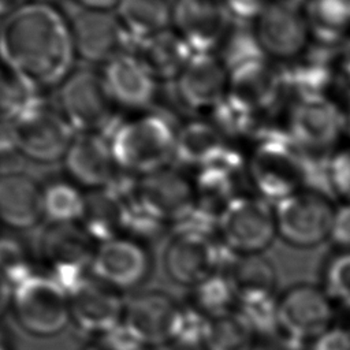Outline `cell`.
<instances>
[{
    "mask_svg": "<svg viewBox=\"0 0 350 350\" xmlns=\"http://www.w3.org/2000/svg\"><path fill=\"white\" fill-rule=\"evenodd\" d=\"M75 59L70 19L49 0H27L0 22V63L37 92L60 85Z\"/></svg>",
    "mask_w": 350,
    "mask_h": 350,
    "instance_id": "1",
    "label": "cell"
},
{
    "mask_svg": "<svg viewBox=\"0 0 350 350\" xmlns=\"http://www.w3.org/2000/svg\"><path fill=\"white\" fill-rule=\"evenodd\" d=\"M317 163L324 161L309 159L283 127L265 131L246 154L247 178L253 193L272 204L310 187Z\"/></svg>",
    "mask_w": 350,
    "mask_h": 350,
    "instance_id": "2",
    "label": "cell"
},
{
    "mask_svg": "<svg viewBox=\"0 0 350 350\" xmlns=\"http://www.w3.org/2000/svg\"><path fill=\"white\" fill-rule=\"evenodd\" d=\"M176 131L164 115L148 112L118 120L105 137L119 170L145 176L172 164Z\"/></svg>",
    "mask_w": 350,
    "mask_h": 350,
    "instance_id": "3",
    "label": "cell"
},
{
    "mask_svg": "<svg viewBox=\"0 0 350 350\" xmlns=\"http://www.w3.org/2000/svg\"><path fill=\"white\" fill-rule=\"evenodd\" d=\"M11 313L36 338L56 336L71 324L70 297L46 272L37 271L12 287Z\"/></svg>",
    "mask_w": 350,
    "mask_h": 350,
    "instance_id": "4",
    "label": "cell"
},
{
    "mask_svg": "<svg viewBox=\"0 0 350 350\" xmlns=\"http://www.w3.org/2000/svg\"><path fill=\"white\" fill-rule=\"evenodd\" d=\"M286 130L309 159L327 161L345 135L343 109L331 96L291 98Z\"/></svg>",
    "mask_w": 350,
    "mask_h": 350,
    "instance_id": "5",
    "label": "cell"
},
{
    "mask_svg": "<svg viewBox=\"0 0 350 350\" xmlns=\"http://www.w3.org/2000/svg\"><path fill=\"white\" fill-rule=\"evenodd\" d=\"M57 108L77 134L107 135L118 122L101 74L90 68L72 70L59 85Z\"/></svg>",
    "mask_w": 350,
    "mask_h": 350,
    "instance_id": "6",
    "label": "cell"
},
{
    "mask_svg": "<svg viewBox=\"0 0 350 350\" xmlns=\"http://www.w3.org/2000/svg\"><path fill=\"white\" fill-rule=\"evenodd\" d=\"M278 235L294 247H313L329 238L335 206L328 193L305 187L273 204Z\"/></svg>",
    "mask_w": 350,
    "mask_h": 350,
    "instance_id": "7",
    "label": "cell"
},
{
    "mask_svg": "<svg viewBox=\"0 0 350 350\" xmlns=\"http://www.w3.org/2000/svg\"><path fill=\"white\" fill-rule=\"evenodd\" d=\"M226 98L246 112L269 119L286 112V98L291 97L286 88L283 67L262 57L230 71Z\"/></svg>",
    "mask_w": 350,
    "mask_h": 350,
    "instance_id": "8",
    "label": "cell"
},
{
    "mask_svg": "<svg viewBox=\"0 0 350 350\" xmlns=\"http://www.w3.org/2000/svg\"><path fill=\"white\" fill-rule=\"evenodd\" d=\"M19 153L37 164L63 161L75 131L57 107L38 97L15 122Z\"/></svg>",
    "mask_w": 350,
    "mask_h": 350,
    "instance_id": "9",
    "label": "cell"
},
{
    "mask_svg": "<svg viewBox=\"0 0 350 350\" xmlns=\"http://www.w3.org/2000/svg\"><path fill=\"white\" fill-rule=\"evenodd\" d=\"M276 234L273 204L254 193L235 197L219 216V237L239 254H260Z\"/></svg>",
    "mask_w": 350,
    "mask_h": 350,
    "instance_id": "10",
    "label": "cell"
},
{
    "mask_svg": "<svg viewBox=\"0 0 350 350\" xmlns=\"http://www.w3.org/2000/svg\"><path fill=\"white\" fill-rule=\"evenodd\" d=\"M267 59L284 66L301 56L312 44L302 5L272 0L252 23Z\"/></svg>",
    "mask_w": 350,
    "mask_h": 350,
    "instance_id": "11",
    "label": "cell"
},
{
    "mask_svg": "<svg viewBox=\"0 0 350 350\" xmlns=\"http://www.w3.org/2000/svg\"><path fill=\"white\" fill-rule=\"evenodd\" d=\"M153 258L146 243L118 235L97 245L92 275L122 294L145 284L152 275Z\"/></svg>",
    "mask_w": 350,
    "mask_h": 350,
    "instance_id": "12",
    "label": "cell"
},
{
    "mask_svg": "<svg viewBox=\"0 0 350 350\" xmlns=\"http://www.w3.org/2000/svg\"><path fill=\"white\" fill-rule=\"evenodd\" d=\"M230 71L215 52H194L174 81L179 104L196 113H211L228 92Z\"/></svg>",
    "mask_w": 350,
    "mask_h": 350,
    "instance_id": "13",
    "label": "cell"
},
{
    "mask_svg": "<svg viewBox=\"0 0 350 350\" xmlns=\"http://www.w3.org/2000/svg\"><path fill=\"white\" fill-rule=\"evenodd\" d=\"M70 25L75 55L85 63L104 66L131 51V42L113 11L78 8Z\"/></svg>",
    "mask_w": 350,
    "mask_h": 350,
    "instance_id": "14",
    "label": "cell"
},
{
    "mask_svg": "<svg viewBox=\"0 0 350 350\" xmlns=\"http://www.w3.org/2000/svg\"><path fill=\"white\" fill-rule=\"evenodd\" d=\"M231 22L224 0L171 1V29L193 52H216Z\"/></svg>",
    "mask_w": 350,
    "mask_h": 350,
    "instance_id": "15",
    "label": "cell"
},
{
    "mask_svg": "<svg viewBox=\"0 0 350 350\" xmlns=\"http://www.w3.org/2000/svg\"><path fill=\"white\" fill-rule=\"evenodd\" d=\"M122 293L93 275L70 295L71 324L90 338H98L123 320Z\"/></svg>",
    "mask_w": 350,
    "mask_h": 350,
    "instance_id": "16",
    "label": "cell"
},
{
    "mask_svg": "<svg viewBox=\"0 0 350 350\" xmlns=\"http://www.w3.org/2000/svg\"><path fill=\"white\" fill-rule=\"evenodd\" d=\"M63 163L71 182L94 191L105 189L120 172L108 138L100 133L75 134Z\"/></svg>",
    "mask_w": 350,
    "mask_h": 350,
    "instance_id": "17",
    "label": "cell"
},
{
    "mask_svg": "<svg viewBox=\"0 0 350 350\" xmlns=\"http://www.w3.org/2000/svg\"><path fill=\"white\" fill-rule=\"evenodd\" d=\"M332 319L327 295L313 284H295L279 301V323L284 332L306 340L317 338Z\"/></svg>",
    "mask_w": 350,
    "mask_h": 350,
    "instance_id": "18",
    "label": "cell"
},
{
    "mask_svg": "<svg viewBox=\"0 0 350 350\" xmlns=\"http://www.w3.org/2000/svg\"><path fill=\"white\" fill-rule=\"evenodd\" d=\"M97 243L79 223H48L40 235L38 254L46 273L90 269Z\"/></svg>",
    "mask_w": 350,
    "mask_h": 350,
    "instance_id": "19",
    "label": "cell"
},
{
    "mask_svg": "<svg viewBox=\"0 0 350 350\" xmlns=\"http://www.w3.org/2000/svg\"><path fill=\"white\" fill-rule=\"evenodd\" d=\"M100 74L116 107L142 109L154 100L159 82L131 52L107 62Z\"/></svg>",
    "mask_w": 350,
    "mask_h": 350,
    "instance_id": "20",
    "label": "cell"
},
{
    "mask_svg": "<svg viewBox=\"0 0 350 350\" xmlns=\"http://www.w3.org/2000/svg\"><path fill=\"white\" fill-rule=\"evenodd\" d=\"M42 213V187L25 172L0 176V223L14 231L34 228Z\"/></svg>",
    "mask_w": 350,
    "mask_h": 350,
    "instance_id": "21",
    "label": "cell"
},
{
    "mask_svg": "<svg viewBox=\"0 0 350 350\" xmlns=\"http://www.w3.org/2000/svg\"><path fill=\"white\" fill-rule=\"evenodd\" d=\"M179 305L172 295L163 290L138 291L126 299L123 320L139 334L150 349H154L165 345Z\"/></svg>",
    "mask_w": 350,
    "mask_h": 350,
    "instance_id": "22",
    "label": "cell"
},
{
    "mask_svg": "<svg viewBox=\"0 0 350 350\" xmlns=\"http://www.w3.org/2000/svg\"><path fill=\"white\" fill-rule=\"evenodd\" d=\"M338 49L312 42L301 56L282 66L291 98L331 96Z\"/></svg>",
    "mask_w": 350,
    "mask_h": 350,
    "instance_id": "23",
    "label": "cell"
},
{
    "mask_svg": "<svg viewBox=\"0 0 350 350\" xmlns=\"http://www.w3.org/2000/svg\"><path fill=\"white\" fill-rule=\"evenodd\" d=\"M139 196L168 224L182 217L196 205L194 182L171 165L139 176Z\"/></svg>",
    "mask_w": 350,
    "mask_h": 350,
    "instance_id": "24",
    "label": "cell"
},
{
    "mask_svg": "<svg viewBox=\"0 0 350 350\" xmlns=\"http://www.w3.org/2000/svg\"><path fill=\"white\" fill-rule=\"evenodd\" d=\"M211 241L170 232L163 253L167 276L174 283L190 288L212 275L209 260Z\"/></svg>",
    "mask_w": 350,
    "mask_h": 350,
    "instance_id": "25",
    "label": "cell"
},
{
    "mask_svg": "<svg viewBox=\"0 0 350 350\" xmlns=\"http://www.w3.org/2000/svg\"><path fill=\"white\" fill-rule=\"evenodd\" d=\"M131 53L157 82H174L194 52L170 27L137 42Z\"/></svg>",
    "mask_w": 350,
    "mask_h": 350,
    "instance_id": "26",
    "label": "cell"
},
{
    "mask_svg": "<svg viewBox=\"0 0 350 350\" xmlns=\"http://www.w3.org/2000/svg\"><path fill=\"white\" fill-rule=\"evenodd\" d=\"M302 10L312 42L328 48L350 44V0H306Z\"/></svg>",
    "mask_w": 350,
    "mask_h": 350,
    "instance_id": "27",
    "label": "cell"
},
{
    "mask_svg": "<svg viewBox=\"0 0 350 350\" xmlns=\"http://www.w3.org/2000/svg\"><path fill=\"white\" fill-rule=\"evenodd\" d=\"M230 142L211 120L194 119L176 131L175 160L197 170L220 154Z\"/></svg>",
    "mask_w": 350,
    "mask_h": 350,
    "instance_id": "28",
    "label": "cell"
},
{
    "mask_svg": "<svg viewBox=\"0 0 350 350\" xmlns=\"http://www.w3.org/2000/svg\"><path fill=\"white\" fill-rule=\"evenodd\" d=\"M113 12L127 34L131 48L171 27V1L168 0H120Z\"/></svg>",
    "mask_w": 350,
    "mask_h": 350,
    "instance_id": "29",
    "label": "cell"
},
{
    "mask_svg": "<svg viewBox=\"0 0 350 350\" xmlns=\"http://www.w3.org/2000/svg\"><path fill=\"white\" fill-rule=\"evenodd\" d=\"M86 205L88 197L74 182L53 180L42 187V213L46 223H81Z\"/></svg>",
    "mask_w": 350,
    "mask_h": 350,
    "instance_id": "30",
    "label": "cell"
},
{
    "mask_svg": "<svg viewBox=\"0 0 350 350\" xmlns=\"http://www.w3.org/2000/svg\"><path fill=\"white\" fill-rule=\"evenodd\" d=\"M238 291L228 275L212 273L189 288L187 304L209 319H217L237 310Z\"/></svg>",
    "mask_w": 350,
    "mask_h": 350,
    "instance_id": "31",
    "label": "cell"
},
{
    "mask_svg": "<svg viewBox=\"0 0 350 350\" xmlns=\"http://www.w3.org/2000/svg\"><path fill=\"white\" fill-rule=\"evenodd\" d=\"M212 319L191 306L180 304L168 331L165 345L171 350H205Z\"/></svg>",
    "mask_w": 350,
    "mask_h": 350,
    "instance_id": "32",
    "label": "cell"
},
{
    "mask_svg": "<svg viewBox=\"0 0 350 350\" xmlns=\"http://www.w3.org/2000/svg\"><path fill=\"white\" fill-rule=\"evenodd\" d=\"M119 206L120 235L148 243L160 237L167 226H170L168 221L139 196V191Z\"/></svg>",
    "mask_w": 350,
    "mask_h": 350,
    "instance_id": "33",
    "label": "cell"
},
{
    "mask_svg": "<svg viewBox=\"0 0 350 350\" xmlns=\"http://www.w3.org/2000/svg\"><path fill=\"white\" fill-rule=\"evenodd\" d=\"M228 71L253 60L265 57L256 37L253 25L232 21L215 52Z\"/></svg>",
    "mask_w": 350,
    "mask_h": 350,
    "instance_id": "34",
    "label": "cell"
},
{
    "mask_svg": "<svg viewBox=\"0 0 350 350\" xmlns=\"http://www.w3.org/2000/svg\"><path fill=\"white\" fill-rule=\"evenodd\" d=\"M254 331L243 316L234 310L212 319L205 350H253Z\"/></svg>",
    "mask_w": 350,
    "mask_h": 350,
    "instance_id": "35",
    "label": "cell"
},
{
    "mask_svg": "<svg viewBox=\"0 0 350 350\" xmlns=\"http://www.w3.org/2000/svg\"><path fill=\"white\" fill-rule=\"evenodd\" d=\"M237 312L249 323L254 334L272 336L280 329L279 301L272 293H249L238 298Z\"/></svg>",
    "mask_w": 350,
    "mask_h": 350,
    "instance_id": "36",
    "label": "cell"
},
{
    "mask_svg": "<svg viewBox=\"0 0 350 350\" xmlns=\"http://www.w3.org/2000/svg\"><path fill=\"white\" fill-rule=\"evenodd\" d=\"M230 278L238 295L249 293H272L276 273L272 264L260 254H242Z\"/></svg>",
    "mask_w": 350,
    "mask_h": 350,
    "instance_id": "37",
    "label": "cell"
},
{
    "mask_svg": "<svg viewBox=\"0 0 350 350\" xmlns=\"http://www.w3.org/2000/svg\"><path fill=\"white\" fill-rule=\"evenodd\" d=\"M38 97L33 86L0 63V120L15 122Z\"/></svg>",
    "mask_w": 350,
    "mask_h": 350,
    "instance_id": "38",
    "label": "cell"
},
{
    "mask_svg": "<svg viewBox=\"0 0 350 350\" xmlns=\"http://www.w3.org/2000/svg\"><path fill=\"white\" fill-rule=\"evenodd\" d=\"M37 272L29 246L14 235H0V278L11 287Z\"/></svg>",
    "mask_w": 350,
    "mask_h": 350,
    "instance_id": "39",
    "label": "cell"
},
{
    "mask_svg": "<svg viewBox=\"0 0 350 350\" xmlns=\"http://www.w3.org/2000/svg\"><path fill=\"white\" fill-rule=\"evenodd\" d=\"M325 180L331 193L350 202V144L336 148L325 163Z\"/></svg>",
    "mask_w": 350,
    "mask_h": 350,
    "instance_id": "40",
    "label": "cell"
},
{
    "mask_svg": "<svg viewBox=\"0 0 350 350\" xmlns=\"http://www.w3.org/2000/svg\"><path fill=\"white\" fill-rule=\"evenodd\" d=\"M327 293L350 309V253L331 260L325 273Z\"/></svg>",
    "mask_w": 350,
    "mask_h": 350,
    "instance_id": "41",
    "label": "cell"
},
{
    "mask_svg": "<svg viewBox=\"0 0 350 350\" xmlns=\"http://www.w3.org/2000/svg\"><path fill=\"white\" fill-rule=\"evenodd\" d=\"M104 350H148L150 349L139 334L124 320L116 324L112 329L98 336Z\"/></svg>",
    "mask_w": 350,
    "mask_h": 350,
    "instance_id": "42",
    "label": "cell"
},
{
    "mask_svg": "<svg viewBox=\"0 0 350 350\" xmlns=\"http://www.w3.org/2000/svg\"><path fill=\"white\" fill-rule=\"evenodd\" d=\"M331 97L335 98L340 107L350 101V44L336 51Z\"/></svg>",
    "mask_w": 350,
    "mask_h": 350,
    "instance_id": "43",
    "label": "cell"
},
{
    "mask_svg": "<svg viewBox=\"0 0 350 350\" xmlns=\"http://www.w3.org/2000/svg\"><path fill=\"white\" fill-rule=\"evenodd\" d=\"M272 0H224L232 21L253 23Z\"/></svg>",
    "mask_w": 350,
    "mask_h": 350,
    "instance_id": "44",
    "label": "cell"
},
{
    "mask_svg": "<svg viewBox=\"0 0 350 350\" xmlns=\"http://www.w3.org/2000/svg\"><path fill=\"white\" fill-rule=\"evenodd\" d=\"M329 239L342 247H350V202L335 206Z\"/></svg>",
    "mask_w": 350,
    "mask_h": 350,
    "instance_id": "45",
    "label": "cell"
},
{
    "mask_svg": "<svg viewBox=\"0 0 350 350\" xmlns=\"http://www.w3.org/2000/svg\"><path fill=\"white\" fill-rule=\"evenodd\" d=\"M312 350H350V332L343 328H329L314 339Z\"/></svg>",
    "mask_w": 350,
    "mask_h": 350,
    "instance_id": "46",
    "label": "cell"
},
{
    "mask_svg": "<svg viewBox=\"0 0 350 350\" xmlns=\"http://www.w3.org/2000/svg\"><path fill=\"white\" fill-rule=\"evenodd\" d=\"M19 153V138L14 122L0 120V157Z\"/></svg>",
    "mask_w": 350,
    "mask_h": 350,
    "instance_id": "47",
    "label": "cell"
},
{
    "mask_svg": "<svg viewBox=\"0 0 350 350\" xmlns=\"http://www.w3.org/2000/svg\"><path fill=\"white\" fill-rule=\"evenodd\" d=\"M78 8L97 10V11H113L120 0H72Z\"/></svg>",
    "mask_w": 350,
    "mask_h": 350,
    "instance_id": "48",
    "label": "cell"
},
{
    "mask_svg": "<svg viewBox=\"0 0 350 350\" xmlns=\"http://www.w3.org/2000/svg\"><path fill=\"white\" fill-rule=\"evenodd\" d=\"M11 301L12 287L0 278V321L8 312H11Z\"/></svg>",
    "mask_w": 350,
    "mask_h": 350,
    "instance_id": "49",
    "label": "cell"
},
{
    "mask_svg": "<svg viewBox=\"0 0 350 350\" xmlns=\"http://www.w3.org/2000/svg\"><path fill=\"white\" fill-rule=\"evenodd\" d=\"M27 0H0V22Z\"/></svg>",
    "mask_w": 350,
    "mask_h": 350,
    "instance_id": "50",
    "label": "cell"
},
{
    "mask_svg": "<svg viewBox=\"0 0 350 350\" xmlns=\"http://www.w3.org/2000/svg\"><path fill=\"white\" fill-rule=\"evenodd\" d=\"M0 350H14V342L5 327L0 324Z\"/></svg>",
    "mask_w": 350,
    "mask_h": 350,
    "instance_id": "51",
    "label": "cell"
},
{
    "mask_svg": "<svg viewBox=\"0 0 350 350\" xmlns=\"http://www.w3.org/2000/svg\"><path fill=\"white\" fill-rule=\"evenodd\" d=\"M343 109V126H345V135L350 139V101L342 105Z\"/></svg>",
    "mask_w": 350,
    "mask_h": 350,
    "instance_id": "52",
    "label": "cell"
},
{
    "mask_svg": "<svg viewBox=\"0 0 350 350\" xmlns=\"http://www.w3.org/2000/svg\"><path fill=\"white\" fill-rule=\"evenodd\" d=\"M288 1H293V3H295V4H298V5H302L306 0H288Z\"/></svg>",
    "mask_w": 350,
    "mask_h": 350,
    "instance_id": "53",
    "label": "cell"
},
{
    "mask_svg": "<svg viewBox=\"0 0 350 350\" xmlns=\"http://www.w3.org/2000/svg\"><path fill=\"white\" fill-rule=\"evenodd\" d=\"M0 235H1V223H0Z\"/></svg>",
    "mask_w": 350,
    "mask_h": 350,
    "instance_id": "54",
    "label": "cell"
},
{
    "mask_svg": "<svg viewBox=\"0 0 350 350\" xmlns=\"http://www.w3.org/2000/svg\"><path fill=\"white\" fill-rule=\"evenodd\" d=\"M148 350H154V349H148Z\"/></svg>",
    "mask_w": 350,
    "mask_h": 350,
    "instance_id": "55",
    "label": "cell"
},
{
    "mask_svg": "<svg viewBox=\"0 0 350 350\" xmlns=\"http://www.w3.org/2000/svg\"><path fill=\"white\" fill-rule=\"evenodd\" d=\"M0 176H1V174H0Z\"/></svg>",
    "mask_w": 350,
    "mask_h": 350,
    "instance_id": "56",
    "label": "cell"
}]
</instances>
